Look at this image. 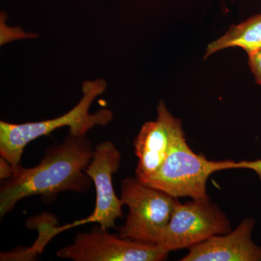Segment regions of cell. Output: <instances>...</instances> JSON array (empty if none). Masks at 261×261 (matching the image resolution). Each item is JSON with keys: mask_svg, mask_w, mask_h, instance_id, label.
Here are the masks:
<instances>
[{"mask_svg": "<svg viewBox=\"0 0 261 261\" xmlns=\"http://www.w3.org/2000/svg\"><path fill=\"white\" fill-rule=\"evenodd\" d=\"M94 149L85 136L69 133L64 142L49 147L35 167L21 166L0 188V215L4 217L17 202L34 195L44 197L61 192L87 191L92 178L85 169L93 159Z\"/></svg>", "mask_w": 261, "mask_h": 261, "instance_id": "cell-1", "label": "cell"}, {"mask_svg": "<svg viewBox=\"0 0 261 261\" xmlns=\"http://www.w3.org/2000/svg\"><path fill=\"white\" fill-rule=\"evenodd\" d=\"M232 168L255 170L261 178V161H211L203 154L195 153L187 144L181 121L176 118L166 159L159 171L144 184L176 198L206 200L210 198L207 193V181L211 175Z\"/></svg>", "mask_w": 261, "mask_h": 261, "instance_id": "cell-2", "label": "cell"}, {"mask_svg": "<svg viewBox=\"0 0 261 261\" xmlns=\"http://www.w3.org/2000/svg\"><path fill=\"white\" fill-rule=\"evenodd\" d=\"M106 87L107 84L103 80L84 82L83 97L80 102L69 112L54 119L20 124L0 121V155L10 163L15 173L21 167L24 148L32 141L63 126H69V133L76 136H85L96 126H106L113 120L112 111L102 109L90 114L89 110L94 99L102 94Z\"/></svg>", "mask_w": 261, "mask_h": 261, "instance_id": "cell-3", "label": "cell"}, {"mask_svg": "<svg viewBox=\"0 0 261 261\" xmlns=\"http://www.w3.org/2000/svg\"><path fill=\"white\" fill-rule=\"evenodd\" d=\"M121 200L128 207L124 226L118 236L138 243L159 245L178 198L142 183L137 177L121 182Z\"/></svg>", "mask_w": 261, "mask_h": 261, "instance_id": "cell-4", "label": "cell"}, {"mask_svg": "<svg viewBox=\"0 0 261 261\" xmlns=\"http://www.w3.org/2000/svg\"><path fill=\"white\" fill-rule=\"evenodd\" d=\"M231 230L227 216L210 198L178 202L159 245L168 252L189 250Z\"/></svg>", "mask_w": 261, "mask_h": 261, "instance_id": "cell-5", "label": "cell"}, {"mask_svg": "<svg viewBox=\"0 0 261 261\" xmlns=\"http://www.w3.org/2000/svg\"><path fill=\"white\" fill-rule=\"evenodd\" d=\"M169 253L159 245L121 238L108 228L94 226L89 232L78 233L73 243L58 250L57 256L73 261H161Z\"/></svg>", "mask_w": 261, "mask_h": 261, "instance_id": "cell-6", "label": "cell"}, {"mask_svg": "<svg viewBox=\"0 0 261 261\" xmlns=\"http://www.w3.org/2000/svg\"><path fill=\"white\" fill-rule=\"evenodd\" d=\"M121 161V152L111 141L96 146L93 159L84 171L95 186V208L88 218L78 221L77 225L97 223L108 229L115 227L116 219L123 217L122 207L124 204L117 197L113 183V174L119 169Z\"/></svg>", "mask_w": 261, "mask_h": 261, "instance_id": "cell-7", "label": "cell"}, {"mask_svg": "<svg viewBox=\"0 0 261 261\" xmlns=\"http://www.w3.org/2000/svg\"><path fill=\"white\" fill-rule=\"evenodd\" d=\"M157 111V119L144 123L134 141L135 154L138 159L136 176L142 183L153 176L164 163L176 119L163 101H160Z\"/></svg>", "mask_w": 261, "mask_h": 261, "instance_id": "cell-8", "label": "cell"}, {"mask_svg": "<svg viewBox=\"0 0 261 261\" xmlns=\"http://www.w3.org/2000/svg\"><path fill=\"white\" fill-rule=\"evenodd\" d=\"M255 221L247 218L234 230L189 249L181 261H261V246L254 243Z\"/></svg>", "mask_w": 261, "mask_h": 261, "instance_id": "cell-9", "label": "cell"}, {"mask_svg": "<svg viewBox=\"0 0 261 261\" xmlns=\"http://www.w3.org/2000/svg\"><path fill=\"white\" fill-rule=\"evenodd\" d=\"M243 48L247 55L261 49V13L230 27L227 32L208 44L204 58L216 51L229 47Z\"/></svg>", "mask_w": 261, "mask_h": 261, "instance_id": "cell-10", "label": "cell"}, {"mask_svg": "<svg viewBox=\"0 0 261 261\" xmlns=\"http://www.w3.org/2000/svg\"><path fill=\"white\" fill-rule=\"evenodd\" d=\"M248 63L257 83L261 86V49L248 55Z\"/></svg>", "mask_w": 261, "mask_h": 261, "instance_id": "cell-11", "label": "cell"}, {"mask_svg": "<svg viewBox=\"0 0 261 261\" xmlns=\"http://www.w3.org/2000/svg\"><path fill=\"white\" fill-rule=\"evenodd\" d=\"M14 174V170L12 167L10 163L4 158L2 157L0 159V179L5 180L9 179Z\"/></svg>", "mask_w": 261, "mask_h": 261, "instance_id": "cell-12", "label": "cell"}]
</instances>
